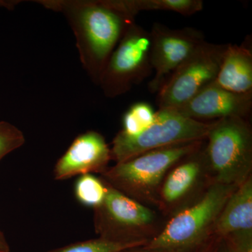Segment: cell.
Listing matches in <instances>:
<instances>
[{"mask_svg":"<svg viewBox=\"0 0 252 252\" xmlns=\"http://www.w3.org/2000/svg\"><path fill=\"white\" fill-rule=\"evenodd\" d=\"M151 49L150 32L132 23L109 57L99 81L106 97L122 95L152 75Z\"/></svg>","mask_w":252,"mask_h":252,"instance_id":"obj_6","label":"cell"},{"mask_svg":"<svg viewBox=\"0 0 252 252\" xmlns=\"http://www.w3.org/2000/svg\"><path fill=\"white\" fill-rule=\"evenodd\" d=\"M205 140L185 142L155 149L118 162L101 174L113 188L138 202L159 205V193L168 172L195 153Z\"/></svg>","mask_w":252,"mask_h":252,"instance_id":"obj_2","label":"cell"},{"mask_svg":"<svg viewBox=\"0 0 252 252\" xmlns=\"http://www.w3.org/2000/svg\"><path fill=\"white\" fill-rule=\"evenodd\" d=\"M252 109V92L235 94L219 87L213 82L187 103L172 110L189 119L205 122L230 117L246 119L251 114Z\"/></svg>","mask_w":252,"mask_h":252,"instance_id":"obj_11","label":"cell"},{"mask_svg":"<svg viewBox=\"0 0 252 252\" xmlns=\"http://www.w3.org/2000/svg\"><path fill=\"white\" fill-rule=\"evenodd\" d=\"M107 185L104 201L94 209V230L99 238L124 243L149 242L157 221L155 212Z\"/></svg>","mask_w":252,"mask_h":252,"instance_id":"obj_7","label":"cell"},{"mask_svg":"<svg viewBox=\"0 0 252 252\" xmlns=\"http://www.w3.org/2000/svg\"><path fill=\"white\" fill-rule=\"evenodd\" d=\"M67 20L76 38L79 59L91 81L98 86L109 57L135 22L123 0H38Z\"/></svg>","mask_w":252,"mask_h":252,"instance_id":"obj_1","label":"cell"},{"mask_svg":"<svg viewBox=\"0 0 252 252\" xmlns=\"http://www.w3.org/2000/svg\"><path fill=\"white\" fill-rule=\"evenodd\" d=\"M214 122H199L172 109H158L155 122L136 137L119 131L112 142V160L126 161L146 152L185 142L206 140Z\"/></svg>","mask_w":252,"mask_h":252,"instance_id":"obj_5","label":"cell"},{"mask_svg":"<svg viewBox=\"0 0 252 252\" xmlns=\"http://www.w3.org/2000/svg\"><path fill=\"white\" fill-rule=\"evenodd\" d=\"M112 160L103 135L90 130L77 136L55 165V180H64L86 174H102Z\"/></svg>","mask_w":252,"mask_h":252,"instance_id":"obj_10","label":"cell"},{"mask_svg":"<svg viewBox=\"0 0 252 252\" xmlns=\"http://www.w3.org/2000/svg\"><path fill=\"white\" fill-rule=\"evenodd\" d=\"M107 192V183L92 174L79 176L74 185V195L78 201L94 209L102 203Z\"/></svg>","mask_w":252,"mask_h":252,"instance_id":"obj_17","label":"cell"},{"mask_svg":"<svg viewBox=\"0 0 252 252\" xmlns=\"http://www.w3.org/2000/svg\"><path fill=\"white\" fill-rule=\"evenodd\" d=\"M214 246L212 245H209L206 248H204L203 250H201L200 252H213Z\"/></svg>","mask_w":252,"mask_h":252,"instance_id":"obj_24","label":"cell"},{"mask_svg":"<svg viewBox=\"0 0 252 252\" xmlns=\"http://www.w3.org/2000/svg\"><path fill=\"white\" fill-rule=\"evenodd\" d=\"M231 252L227 248L226 245L223 240L220 239V241L214 246L213 252Z\"/></svg>","mask_w":252,"mask_h":252,"instance_id":"obj_22","label":"cell"},{"mask_svg":"<svg viewBox=\"0 0 252 252\" xmlns=\"http://www.w3.org/2000/svg\"><path fill=\"white\" fill-rule=\"evenodd\" d=\"M221 240L231 252H252V230L233 232Z\"/></svg>","mask_w":252,"mask_h":252,"instance_id":"obj_20","label":"cell"},{"mask_svg":"<svg viewBox=\"0 0 252 252\" xmlns=\"http://www.w3.org/2000/svg\"><path fill=\"white\" fill-rule=\"evenodd\" d=\"M237 186L212 183L190 206L177 212L142 248L160 252H192L205 244L220 211Z\"/></svg>","mask_w":252,"mask_h":252,"instance_id":"obj_3","label":"cell"},{"mask_svg":"<svg viewBox=\"0 0 252 252\" xmlns=\"http://www.w3.org/2000/svg\"><path fill=\"white\" fill-rule=\"evenodd\" d=\"M215 84L235 94L252 92V47L228 44Z\"/></svg>","mask_w":252,"mask_h":252,"instance_id":"obj_13","label":"cell"},{"mask_svg":"<svg viewBox=\"0 0 252 252\" xmlns=\"http://www.w3.org/2000/svg\"><path fill=\"white\" fill-rule=\"evenodd\" d=\"M148 242L124 243L102 238L78 242L47 252H124L144 247Z\"/></svg>","mask_w":252,"mask_h":252,"instance_id":"obj_18","label":"cell"},{"mask_svg":"<svg viewBox=\"0 0 252 252\" xmlns=\"http://www.w3.org/2000/svg\"><path fill=\"white\" fill-rule=\"evenodd\" d=\"M150 34L154 76L148 89L156 94L172 73L205 42V37L201 31L194 28L172 29L159 23H154Z\"/></svg>","mask_w":252,"mask_h":252,"instance_id":"obj_9","label":"cell"},{"mask_svg":"<svg viewBox=\"0 0 252 252\" xmlns=\"http://www.w3.org/2000/svg\"><path fill=\"white\" fill-rule=\"evenodd\" d=\"M0 252H10L9 244L1 230H0Z\"/></svg>","mask_w":252,"mask_h":252,"instance_id":"obj_21","label":"cell"},{"mask_svg":"<svg viewBox=\"0 0 252 252\" xmlns=\"http://www.w3.org/2000/svg\"><path fill=\"white\" fill-rule=\"evenodd\" d=\"M26 142L22 131L10 123L0 122V161L6 155L22 147Z\"/></svg>","mask_w":252,"mask_h":252,"instance_id":"obj_19","label":"cell"},{"mask_svg":"<svg viewBox=\"0 0 252 252\" xmlns=\"http://www.w3.org/2000/svg\"><path fill=\"white\" fill-rule=\"evenodd\" d=\"M124 252H160L158 251H154V250H147L141 247V248H137L135 249H131V250H127Z\"/></svg>","mask_w":252,"mask_h":252,"instance_id":"obj_23","label":"cell"},{"mask_svg":"<svg viewBox=\"0 0 252 252\" xmlns=\"http://www.w3.org/2000/svg\"><path fill=\"white\" fill-rule=\"evenodd\" d=\"M126 9L132 16L142 11H165L189 16L203 9L202 0H124Z\"/></svg>","mask_w":252,"mask_h":252,"instance_id":"obj_15","label":"cell"},{"mask_svg":"<svg viewBox=\"0 0 252 252\" xmlns=\"http://www.w3.org/2000/svg\"><path fill=\"white\" fill-rule=\"evenodd\" d=\"M228 44L205 41L158 91V109H175L215 81Z\"/></svg>","mask_w":252,"mask_h":252,"instance_id":"obj_8","label":"cell"},{"mask_svg":"<svg viewBox=\"0 0 252 252\" xmlns=\"http://www.w3.org/2000/svg\"><path fill=\"white\" fill-rule=\"evenodd\" d=\"M252 230V178L239 185L227 200L212 229L221 239L229 233Z\"/></svg>","mask_w":252,"mask_h":252,"instance_id":"obj_14","label":"cell"},{"mask_svg":"<svg viewBox=\"0 0 252 252\" xmlns=\"http://www.w3.org/2000/svg\"><path fill=\"white\" fill-rule=\"evenodd\" d=\"M157 113L147 102L132 104L123 117V128L120 132L127 137L140 135L155 122Z\"/></svg>","mask_w":252,"mask_h":252,"instance_id":"obj_16","label":"cell"},{"mask_svg":"<svg viewBox=\"0 0 252 252\" xmlns=\"http://www.w3.org/2000/svg\"><path fill=\"white\" fill-rule=\"evenodd\" d=\"M203 147L175 165L167 174L159 193L158 206L170 208L182 203L196 188L207 171Z\"/></svg>","mask_w":252,"mask_h":252,"instance_id":"obj_12","label":"cell"},{"mask_svg":"<svg viewBox=\"0 0 252 252\" xmlns=\"http://www.w3.org/2000/svg\"><path fill=\"white\" fill-rule=\"evenodd\" d=\"M205 141L204 156L212 183L238 187L252 176V131L246 119L215 121Z\"/></svg>","mask_w":252,"mask_h":252,"instance_id":"obj_4","label":"cell"}]
</instances>
